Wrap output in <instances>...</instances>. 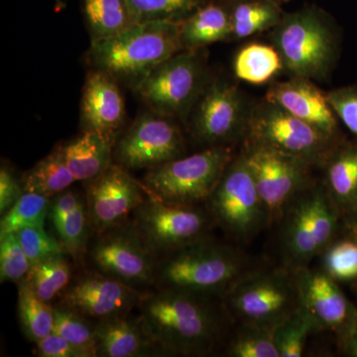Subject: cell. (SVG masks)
<instances>
[{
  "instance_id": "cell-1",
  "label": "cell",
  "mask_w": 357,
  "mask_h": 357,
  "mask_svg": "<svg viewBox=\"0 0 357 357\" xmlns=\"http://www.w3.org/2000/svg\"><path fill=\"white\" fill-rule=\"evenodd\" d=\"M136 312L166 356L215 354L232 323L222 299L168 289L146 291Z\"/></svg>"
},
{
  "instance_id": "cell-2",
  "label": "cell",
  "mask_w": 357,
  "mask_h": 357,
  "mask_svg": "<svg viewBox=\"0 0 357 357\" xmlns=\"http://www.w3.org/2000/svg\"><path fill=\"white\" fill-rule=\"evenodd\" d=\"M256 268L241 248L210 236L159 259L153 289L222 300Z\"/></svg>"
},
{
  "instance_id": "cell-3",
  "label": "cell",
  "mask_w": 357,
  "mask_h": 357,
  "mask_svg": "<svg viewBox=\"0 0 357 357\" xmlns=\"http://www.w3.org/2000/svg\"><path fill=\"white\" fill-rule=\"evenodd\" d=\"M182 48L180 22L152 21L93 41L91 59L98 70L137 84Z\"/></svg>"
},
{
  "instance_id": "cell-4",
  "label": "cell",
  "mask_w": 357,
  "mask_h": 357,
  "mask_svg": "<svg viewBox=\"0 0 357 357\" xmlns=\"http://www.w3.org/2000/svg\"><path fill=\"white\" fill-rule=\"evenodd\" d=\"M232 323L276 328L301 306L295 270L256 268L222 298Z\"/></svg>"
},
{
  "instance_id": "cell-5",
  "label": "cell",
  "mask_w": 357,
  "mask_h": 357,
  "mask_svg": "<svg viewBox=\"0 0 357 357\" xmlns=\"http://www.w3.org/2000/svg\"><path fill=\"white\" fill-rule=\"evenodd\" d=\"M281 243L286 266L307 267L335 239L342 220L323 182L311 183L286 208Z\"/></svg>"
},
{
  "instance_id": "cell-6",
  "label": "cell",
  "mask_w": 357,
  "mask_h": 357,
  "mask_svg": "<svg viewBox=\"0 0 357 357\" xmlns=\"http://www.w3.org/2000/svg\"><path fill=\"white\" fill-rule=\"evenodd\" d=\"M232 159L229 147L204 148L150 169L141 183L150 196L163 203L206 204Z\"/></svg>"
},
{
  "instance_id": "cell-7",
  "label": "cell",
  "mask_w": 357,
  "mask_h": 357,
  "mask_svg": "<svg viewBox=\"0 0 357 357\" xmlns=\"http://www.w3.org/2000/svg\"><path fill=\"white\" fill-rule=\"evenodd\" d=\"M131 222L157 258L211 236L217 227L206 204H170L147 195Z\"/></svg>"
},
{
  "instance_id": "cell-8",
  "label": "cell",
  "mask_w": 357,
  "mask_h": 357,
  "mask_svg": "<svg viewBox=\"0 0 357 357\" xmlns=\"http://www.w3.org/2000/svg\"><path fill=\"white\" fill-rule=\"evenodd\" d=\"M206 204L217 227L234 241L248 243L269 225L243 153L231 160Z\"/></svg>"
},
{
  "instance_id": "cell-9",
  "label": "cell",
  "mask_w": 357,
  "mask_h": 357,
  "mask_svg": "<svg viewBox=\"0 0 357 357\" xmlns=\"http://www.w3.org/2000/svg\"><path fill=\"white\" fill-rule=\"evenodd\" d=\"M158 258L145 245L130 220L93 234L84 266L146 292L154 288Z\"/></svg>"
},
{
  "instance_id": "cell-10",
  "label": "cell",
  "mask_w": 357,
  "mask_h": 357,
  "mask_svg": "<svg viewBox=\"0 0 357 357\" xmlns=\"http://www.w3.org/2000/svg\"><path fill=\"white\" fill-rule=\"evenodd\" d=\"M272 33L283 67L296 77L318 79L335 60V37L325 21L312 10L290 14Z\"/></svg>"
},
{
  "instance_id": "cell-11",
  "label": "cell",
  "mask_w": 357,
  "mask_h": 357,
  "mask_svg": "<svg viewBox=\"0 0 357 357\" xmlns=\"http://www.w3.org/2000/svg\"><path fill=\"white\" fill-rule=\"evenodd\" d=\"M246 135L249 143L271 148L312 166L325 163L335 147L333 137L268 100L248 117Z\"/></svg>"
},
{
  "instance_id": "cell-12",
  "label": "cell",
  "mask_w": 357,
  "mask_h": 357,
  "mask_svg": "<svg viewBox=\"0 0 357 357\" xmlns=\"http://www.w3.org/2000/svg\"><path fill=\"white\" fill-rule=\"evenodd\" d=\"M243 153L266 206L269 225L278 222L291 202L311 184L312 165L255 143L248 142Z\"/></svg>"
},
{
  "instance_id": "cell-13",
  "label": "cell",
  "mask_w": 357,
  "mask_h": 357,
  "mask_svg": "<svg viewBox=\"0 0 357 357\" xmlns=\"http://www.w3.org/2000/svg\"><path fill=\"white\" fill-rule=\"evenodd\" d=\"M144 293L86 267L74 275L54 306L66 307L100 323L136 312Z\"/></svg>"
},
{
  "instance_id": "cell-14",
  "label": "cell",
  "mask_w": 357,
  "mask_h": 357,
  "mask_svg": "<svg viewBox=\"0 0 357 357\" xmlns=\"http://www.w3.org/2000/svg\"><path fill=\"white\" fill-rule=\"evenodd\" d=\"M184 152L182 133L169 117L144 114L115 142L114 160L126 170H150L180 158Z\"/></svg>"
},
{
  "instance_id": "cell-15",
  "label": "cell",
  "mask_w": 357,
  "mask_h": 357,
  "mask_svg": "<svg viewBox=\"0 0 357 357\" xmlns=\"http://www.w3.org/2000/svg\"><path fill=\"white\" fill-rule=\"evenodd\" d=\"M202 77L198 56L184 52L155 68L136 84V89L156 114L170 119L191 107L201 89Z\"/></svg>"
},
{
  "instance_id": "cell-16",
  "label": "cell",
  "mask_w": 357,
  "mask_h": 357,
  "mask_svg": "<svg viewBox=\"0 0 357 357\" xmlns=\"http://www.w3.org/2000/svg\"><path fill=\"white\" fill-rule=\"evenodd\" d=\"M84 185L93 234L128 222L148 195L142 183L116 163L98 177L84 182Z\"/></svg>"
},
{
  "instance_id": "cell-17",
  "label": "cell",
  "mask_w": 357,
  "mask_h": 357,
  "mask_svg": "<svg viewBox=\"0 0 357 357\" xmlns=\"http://www.w3.org/2000/svg\"><path fill=\"white\" fill-rule=\"evenodd\" d=\"M301 305L311 314L319 330L330 331L347 340L357 321V312L337 282L321 269L295 270Z\"/></svg>"
},
{
  "instance_id": "cell-18",
  "label": "cell",
  "mask_w": 357,
  "mask_h": 357,
  "mask_svg": "<svg viewBox=\"0 0 357 357\" xmlns=\"http://www.w3.org/2000/svg\"><path fill=\"white\" fill-rule=\"evenodd\" d=\"M243 112V98L234 86L225 83L211 84L195 117V139L208 147L227 146L246 131L248 119Z\"/></svg>"
},
{
  "instance_id": "cell-19",
  "label": "cell",
  "mask_w": 357,
  "mask_h": 357,
  "mask_svg": "<svg viewBox=\"0 0 357 357\" xmlns=\"http://www.w3.org/2000/svg\"><path fill=\"white\" fill-rule=\"evenodd\" d=\"M267 100L335 138L337 116L326 95L309 79L294 77L285 83L274 84L268 91Z\"/></svg>"
},
{
  "instance_id": "cell-20",
  "label": "cell",
  "mask_w": 357,
  "mask_h": 357,
  "mask_svg": "<svg viewBox=\"0 0 357 357\" xmlns=\"http://www.w3.org/2000/svg\"><path fill=\"white\" fill-rule=\"evenodd\" d=\"M48 220L66 255L75 264L84 266L86 249L93 236L84 197L70 189L53 197Z\"/></svg>"
},
{
  "instance_id": "cell-21",
  "label": "cell",
  "mask_w": 357,
  "mask_h": 357,
  "mask_svg": "<svg viewBox=\"0 0 357 357\" xmlns=\"http://www.w3.org/2000/svg\"><path fill=\"white\" fill-rule=\"evenodd\" d=\"M126 117V105L115 77L103 70L89 73L82 98L84 130L114 134Z\"/></svg>"
},
{
  "instance_id": "cell-22",
  "label": "cell",
  "mask_w": 357,
  "mask_h": 357,
  "mask_svg": "<svg viewBox=\"0 0 357 357\" xmlns=\"http://www.w3.org/2000/svg\"><path fill=\"white\" fill-rule=\"evenodd\" d=\"M133 314L96 323L98 357L166 356L137 312Z\"/></svg>"
},
{
  "instance_id": "cell-23",
  "label": "cell",
  "mask_w": 357,
  "mask_h": 357,
  "mask_svg": "<svg viewBox=\"0 0 357 357\" xmlns=\"http://www.w3.org/2000/svg\"><path fill=\"white\" fill-rule=\"evenodd\" d=\"M323 184L340 217L357 211V141L335 145L326 159Z\"/></svg>"
},
{
  "instance_id": "cell-24",
  "label": "cell",
  "mask_w": 357,
  "mask_h": 357,
  "mask_svg": "<svg viewBox=\"0 0 357 357\" xmlns=\"http://www.w3.org/2000/svg\"><path fill=\"white\" fill-rule=\"evenodd\" d=\"M115 137L114 134L84 130L64 145L66 162L76 181L93 180L114 163Z\"/></svg>"
},
{
  "instance_id": "cell-25",
  "label": "cell",
  "mask_w": 357,
  "mask_h": 357,
  "mask_svg": "<svg viewBox=\"0 0 357 357\" xmlns=\"http://www.w3.org/2000/svg\"><path fill=\"white\" fill-rule=\"evenodd\" d=\"M23 191L37 192L53 198L70 189L76 178L70 172L64 153V145H58L20 178Z\"/></svg>"
},
{
  "instance_id": "cell-26",
  "label": "cell",
  "mask_w": 357,
  "mask_h": 357,
  "mask_svg": "<svg viewBox=\"0 0 357 357\" xmlns=\"http://www.w3.org/2000/svg\"><path fill=\"white\" fill-rule=\"evenodd\" d=\"M232 34L231 16L220 6L202 7L180 22L181 41L196 49L222 41Z\"/></svg>"
},
{
  "instance_id": "cell-27",
  "label": "cell",
  "mask_w": 357,
  "mask_h": 357,
  "mask_svg": "<svg viewBox=\"0 0 357 357\" xmlns=\"http://www.w3.org/2000/svg\"><path fill=\"white\" fill-rule=\"evenodd\" d=\"M69 258L60 253L33 265L25 280L40 299L54 305L70 285L74 271Z\"/></svg>"
},
{
  "instance_id": "cell-28",
  "label": "cell",
  "mask_w": 357,
  "mask_h": 357,
  "mask_svg": "<svg viewBox=\"0 0 357 357\" xmlns=\"http://www.w3.org/2000/svg\"><path fill=\"white\" fill-rule=\"evenodd\" d=\"M84 9L93 41L109 38L137 24L128 0H84Z\"/></svg>"
},
{
  "instance_id": "cell-29",
  "label": "cell",
  "mask_w": 357,
  "mask_h": 357,
  "mask_svg": "<svg viewBox=\"0 0 357 357\" xmlns=\"http://www.w3.org/2000/svg\"><path fill=\"white\" fill-rule=\"evenodd\" d=\"M17 286L21 330L26 338L35 344L54 332V306L40 299L25 279Z\"/></svg>"
},
{
  "instance_id": "cell-30",
  "label": "cell",
  "mask_w": 357,
  "mask_h": 357,
  "mask_svg": "<svg viewBox=\"0 0 357 357\" xmlns=\"http://www.w3.org/2000/svg\"><path fill=\"white\" fill-rule=\"evenodd\" d=\"M283 67L280 55L275 47L250 44L238 52L234 60V73L248 83H266Z\"/></svg>"
},
{
  "instance_id": "cell-31",
  "label": "cell",
  "mask_w": 357,
  "mask_h": 357,
  "mask_svg": "<svg viewBox=\"0 0 357 357\" xmlns=\"http://www.w3.org/2000/svg\"><path fill=\"white\" fill-rule=\"evenodd\" d=\"M51 199L37 192H24L10 210L2 215L0 237L15 234L26 227H45Z\"/></svg>"
},
{
  "instance_id": "cell-32",
  "label": "cell",
  "mask_w": 357,
  "mask_h": 357,
  "mask_svg": "<svg viewBox=\"0 0 357 357\" xmlns=\"http://www.w3.org/2000/svg\"><path fill=\"white\" fill-rule=\"evenodd\" d=\"M321 332L318 324L301 305L299 309L275 330V342L280 357H301L307 337Z\"/></svg>"
},
{
  "instance_id": "cell-33",
  "label": "cell",
  "mask_w": 357,
  "mask_h": 357,
  "mask_svg": "<svg viewBox=\"0 0 357 357\" xmlns=\"http://www.w3.org/2000/svg\"><path fill=\"white\" fill-rule=\"evenodd\" d=\"M276 328L238 325L236 333L225 344L230 357H280L275 342Z\"/></svg>"
},
{
  "instance_id": "cell-34",
  "label": "cell",
  "mask_w": 357,
  "mask_h": 357,
  "mask_svg": "<svg viewBox=\"0 0 357 357\" xmlns=\"http://www.w3.org/2000/svg\"><path fill=\"white\" fill-rule=\"evenodd\" d=\"M54 333L79 347L89 357H98L95 321L66 307L54 306Z\"/></svg>"
},
{
  "instance_id": "cell-35",
  "label": "cell",
  "mask_w": 357,
  "mask_h": 357,
  "mask_svg": "<svg viewBox=\"0 0 357 357\" xmlns=\"http://www.w3.org/2000/svg\"><path fill=\"white\" fill-rule=\"evenodd\" d=\"M279 22V9L275 4L267 1L245 2L239 4L232 13V34L236 38H246Z\"/></svg>"
},
{
  "instance_id": "cell-36",
  "label": "cell",
  "mask_w": 357,
  "mask_h": 357,
  "mask_svg": "<svg viewBox=\"0 0 357 357\" xmlns=\"http://www.w3.org/2000/svg\"><path fill=\"white\" fill-rule=\"evenodd\" d=\"M128 3L135 23L181 22L194 13L201 0H128Z\"/></svg>"
},
{
  "instance_id": "cell-37",
  "label": "cell",
  "mask_w": 357,
  "mask_h": 357,
  "mask_svg": "<svg viewBox=\"0 0 357 357\" xmlns=\"http://www.w3.org/2000/svg\"><path fill=\"white\" fill-rule=\"evenodd\" d=\"M321 270L337 282L357 280V241L335 239L321 255Z\"/></svg>"
},
{
  "instance_id": "cell-38",
  "label": "cell",
  "mask_w": 357,
  "mask_h": 357,
  "mask_svg": "<svg viewBox=\"0 0 357 357\" xmlns=\"http://www.w3.org/2000/svg\"><path fill=\"white\" fill-rule=\"evenodd\" d=\"M32 264L16 234L0 237V281L18 284L24 280Z\"/></svg>"
},
{
  "instance_id": "cell-39",
  "label": "cell",
  "mask_w": 357,
  "mask_h": 357,
  "mask_svg": "<svg viewBox=\"0 0 357 357\" xmlns=\"http://www.w3.org/2000/svg\"><path fill=\"white\" fill-rule=\"evenodd\" d=\"M15 234L32 266L51 256L65 253L58 238L50 236L44 227L31 225L23 227Z\"/></svg>"
},
{
  "instance_id": "cell-40",
  "label": "cell",
  "mask_w": 357,
  "mask_h": 357,
  "mask_svg": "<svg viewBox=\"0 0 357 357\" xmlns=\"http://www.w3.org/2000/svg\"><path fill=\"white\" fill-rule=\"evenodd\" d=\"M326 98L335 116L357 136V84L335 89Z\"/></svg>"
},
{
  "instance_id": "cell-41",
  "label": "cell",
  "mask_w": 357,
  "mask_h": 357,
  "mask_svg": "<svg viewBox=\"0 0 357 357\" xmlns=\"http://www.w3.org/2000/svg\"><path fill=\"white\" fill-rule=\"evenodd\" d=\"M34 344L33 354L39 357H89L86 352L54 332Z\"/></svg>"
},
{
  "instance_id": "cell-42",
  "label": "cell",
  "mask_w": 357,
  "mask_h": 357,
  "mask_svg": "<svg viewBox=\"0 0 357 357\" xmlns=\"http://www.w3.org/2000/svg\"><path fill=\"white\" fill-rule=\"evenodd\" d=\"M23 188L21 181L16 178L13 171L7 167L0 170V213L4 215L22 196Z\"/></svg>"
},
{
  "instance_id": "cell-43",
  "label": "cell",
  "mask_w": 357,
  "mask_h": 357,
  "mask_svg": "<svg viewBox=\"0 0 357 357\" xmlns=\"http://www.w3.org/2000/svg\"><path fill=\"white\" fill-rule=\"evenodd\" d=\"M342 220H344L345 227L349 231V236L357 241V211L342 218Z\"/></svg>"
},
{
  "instance_id": "cell-44",
  "label": "cell",
  "mask_w": 357,
  "mask_h": 357,
  "mask_svg": "<svg viewBox=\"0 0 357 357\" xmlns=\"http://www.w3.org/2000/svg\"><path fill=\"white\" fill-rule=\"evenodd\" d=\"M345 342L351 356L357 357V321Z\"/></svg>"
},
{
  "instance_id": "cell-45",
  "label": "cell",
  "mask_w": 357,
  "mask_h": 357,
  "mask_svg": "<svg viewBox=\"0 0 357 357\" xmlns=\"http://www.w3.org/2000/svg\"><path fill=\"white\" fill-rule=\"evenodd\" d=\"M356 296H357V280L356 281Z\"/></svg>"
}]
</instances>
